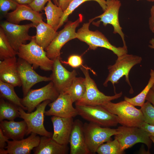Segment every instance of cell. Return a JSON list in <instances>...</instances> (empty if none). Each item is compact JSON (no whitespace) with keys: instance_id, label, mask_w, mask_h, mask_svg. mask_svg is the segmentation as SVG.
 I'll return each mask as SVG.
<instances>
[{"instance_id":"1","label":"cell","mask_w":154,"mask_h":154,"mask_svg":"<svg viewBox=\"0 0 154 154\" xmlns=\"http://www.w3.org/2000/svg\"><path fill=\"white\" fill-rule=\"evenodd\" d=\"M100 106L116 115L119 123L122 126L140 127L144 122L140 109L125 100L117 103L110 101Z\"/></svg>"},{"instance_id":"2","label":"cell","mask_w":154,"mask_h":154,"mask_svg":"<svg viewBox=\"0 0 154 154\" xmlns=\"http://www.w3.org/2000/svg\"><path fill=\"white\" fill-rule=\"evenodd\" d=\"M91 22L84 23L76 32V38L84 42L91 50H95L99 47L109 50L113 52L117 57L127 53V48L123 46L117 47L112 44L107 38L98 30H90L89 27Z\"/></svg>"},{"instance_id":"3","label":"cell","mask_w":154,"mask_h":154,"mask_svg":"<svg viewBox=\"0 0 154 154\" xmlns=\"http://www.w3.org/2000/svg\"><path fill=\"white\" fill-rule=\"evenodd\" d=\"M17 55L32 65L34 69L39 67L45 71L52 70L54 60L49 58L44 49L37 43L35 36L29 43L20 47Z\"/></svg>"},{"instance_id":"4","label":"cell","mask_w":154,"mask_h":154,"mask_svg":"<svg viewBox=\"0 0 154 154\" xmlns=\"http://www.w3.org/2000/svg\"><path fill=\"white\" fill-rule=\"evenodd\" d=\"M78 115L89 122L101 126H116L119 123L117 116L100 105H87L75 104Z\"/></svg>"},{"instance_id":"5","label":"cell","mask_w":154,"mask_h":154,"mask_svg":"<svg viewBox=\"0 0 154 154\" xmlns=\"http://www.w3.org/2000/svg\"><path fill=\"white\" fill-rule=\"evenodd\" d=\"M142 60L141 56L127 53L117 57L115 64L108 67L109 74L103 83L104 86H107L108 82H111L115 92V84L117 83L120 79L125 76L126 81L131 87L129 78V72L134 66L141 63Z\"/></svg>"},{"instance_id":"6","label":"cell","mask_w":154,"mask_h":154,"mask_svg":"<svg viewBox=\"0 0 154 154\" xmlns=\"http://www.w3.org/2000/svg\"><path fill=\"white\" fill-rule=\"evenodd\" d=\"M83 129L87 148L90 154H95L103 143L112 140L111 137L118 133L117 129L101 126L92 123L83 124Z\"/></svg>"},{"instance_id":"7","label":"cell","mask_w":154,"mask_h":154,"mask_svg":"<svg viewBox=\"0 0 154 154\" xmlns=\"http://www.w3.org/2000/svg\"><path fill=\"white\" fill-rule=\"evenodd\" d=\"M85 79L86 90L82 98L75 104L87 105H101L121 97L122 92L112 96H106L98 89L94 80L90 77L88 68L83 66L80 68Z\"/></svg>"},{"instance_id":"8","label":"cell","mask_w":154,"mask_h":154,"mask_svg":"<svg viewBox=\"0 0 154 154\" xmlns=\"http://www.w3.org/2000/svg\"><path fill=\"white\" fill-rule=\"evenodd\" d=\"M49 100H45L39 104L34 112L26 113L21 107H18L20 117L26 123L27 126V135L34 133L42 136L52 137L53 133L47 131L44 125L45 109L50 102Z\"/></svg>"},{"instance_id":"9","label":"cell","mask_w":154,"mask_h":154,"mask_svg":"<svg viewBox=\"0 0 154 154\" xmlns=\"http://www.w3.org/2000/svg\"><path fill=\"white\" fill-rule=\"evenodd\" d=\"M83 20L82 15L80 14L77 20L74 22L68 21L64 28L58 32L55 38L45 49L49 58L53 60L57 58H61L60 50L69 41L76 38V29Z\"/></svg>"},{"instance_id":"10","label":"cell","mask_w":154,"mask_h":154,"mask_svg":"<svg viewBox=\"0 0 154 154\" xmlns=\"http://www.w3.org/2000/svg\"><path fill=\"white\" fill-rule=\"evenodd\" d=\"M117 129L118 133L115 135L114 138L119 141L123 150L139 143L145 144L149 149L151 148L152 141L150 137L151 135L143 129L122 125Z\"/></svg>"},{"instance_id":"11","label":"cell","mask_w":154,"mask_h":154,"mask_svg":"<svg viewBox=\"0 0 154 154\" xmlns=\"http://www.w3.org/2000/svg\"><path fill=\"white\" fill-rule=\"evenodd\" d=\"M59 94L53 82L51 81L42 87L30 89L22 99L21 103L27 108V113H31L42 102L47 100L54 101L58 97Z\"/></svg>"},{"instance_id":"12","label":"cell","mask_w":154,"mask_h":154,"mask_svg":"<svg viewBox=\"0 0 154 154\" xmlns=\"http://www.w3.org/2000/svg\"><path fill=\"white\" fill-rule=\"evenodd\" d=\"M106 5V9L102 14L90 20L92 22L95 19L100 18L99 20L93 23L97 26H99L101 22L105 27L108 24L112 25L114 29L113 33L118 34L120 35L123 42V46L127 48L124 35L120 25L119 19V11L121 5V2L119 0H107Z\"/></svg>"},{"instance_id":"13","label":"cell","mask_w":154,"mask_h":154,"mask_svg":"<svg viewBox=\"0 0 154 154\" xmlns=\"http://www.w3.org/2000/svg\"><path fill=\"white\" fill-rule=\"evenodd\" d=\"M0 27L3 29L13 49L17 52L22 44H25L28 40H31L34 37L28 34L30 29L35 27L32 23L20 25L6 21L1 24Z\"/></svg>"},{"instance_id":"14","label":"cell","mask_w":154,"mask_h":154,"mask_svg":"<svg viewBox=\"0 0 154 154\" xmlns=\"http://www.w3.org/2000/svg\"><path fill=\"white\" fill-rule=\"evenodd\" d=\"M17 67L23 97L26 95L32 87L37 83L51 81L50 77L38 74L34 70L31 64L20 58L17 60Z\"/></svg>"},{"instance_id":"15","label":"cell","mask_w":154,"mask_h":154,"mask_svg":"<svg viewBox=\"0 0 154 154\" xmlns=\"http://www.w3.org/2000/svg\"><path fill=\"white\" fill-rule=\"evenodd\" d=\"M73 102L70 95L63 92L57 98L48 104L50 108L45 111L46 116H56L64 117H74L78 115L77 111L73 106Z\"/></svg>"},{"instance_id":"16","label":"cell","mask_w":154,"mask_h":154,"mask_svg":"<svg viewBox=\"0 0 154 154\" xmlns=\"http://www.w3.org/2000/svg\"><path fill=\"white\" fill-rule=\"evenodd\" d=\"M61 60L57 58L54 60L52 73L50 77L51 81L59 93L65 92L77 74L75 70L70 72L66 69L62 65Z\"/></svg>"},{"instance_id":"17","label":"cell","mask_w":154,"mask_h":154,"mask_svg":"<svg viewBox=\"0 0 154 154\" xmlns=\"http://www.w3.org/2000/svg\"><path fill=\"white\" fill-rule=\"evenodd\" d=\"M73 117L52 116L51 118L53 133L52 138L60 144L68 145L74 121Z\"/></svg>"},{"instance_id":"18","label":"cell","mask_w":154,"mask_h":154,"mask_svg":"<svg viewBox=\"0 0 154 154\" xmlns=\"http://www.w3.org/2000/svg\"><path fill=\"white\" fill-rule=\"evenodd\" d=\"M6 17L7 21L16 24L23 20L30 21L35 27L43 21L42 14L34 11L28 5L19 4L15 10L8 13Z\"/></svg>"},{"instance_id":"19","label":"cell","mask_w":154,"mask_h":154,"mask_svg":"<svg viewBox=\"0 0 154 154\" xmlns=\"http://www.w3.org/2000/svg\"><path fill=\"white\" fill-rule=\"evenodd\" d=\"M83 124L79 119L74 121L69 139L70 154H89L83 129Z\"/></svg>"},{"instance_id":"20","label":"cell","mask_w":154,"mask_h":154,"mask_svg":"<svg viewBox=\"0 0 154 154\" xmlns=\"http://www.w3.org/2000/svg\"><path fill=\"white\" fill-rule=\"evenodd\" d=\"M0 80L14 87L22 86L16 56L0 60Z\"/></svg>"},{"instance_id":"21","label":"cell","mask_w":154,"mask_h":154,"mask_svg":"<svg viewBox=\"0 0 154 154\" xmlns=\"http://www.w3.org/2000/svg\"><path fill=\"white\" fill-rule=\"evenodd\" d=\"M40 138L37 134L32 133L25 139L9 141L5 147L9 154H29L39 143Z\"/></svg>"},{"instance_id":"22","label":"cell","mask_w":154,"mask_h":154,"mask_svg":"<svg viewBox=\"0 0 154 154\" xmlns=\"http://www.w3.org/2000/svg\"><path fill=\"white\" fill-rule=\"evenodd\" d=\"M33 150L34 154H66L69 148L68 145L60 144L52 137L42 136L39 145Z\"/></svg>"},{"instance_id":"23","label":"cell","mask_w":154,"mask_h":154,"mask_svg":"<svg viewBox=\"0 0 154 154\" xmlns=\"http://www.w3.org/2000/svg\"><path fill=\"white\" fill-rule=\"evenodd\" d=\"M0 122V128L5 135L9 139L21 140L27 134V126L24 120L20 121L3 120Z\"/></svg>"},{"instance_id":"24","label":"cell","mask_w":154,"mask_h":154,"mask_svg":"<svg viewBox=\"0 0 154 154\" xmlns=\"http://www.w3.org/2000/svg\"><path fill=\"white\" fill-rule=\"evenodd\" d=\"M36 34L35 36L36 42L45 49L55 38L58 32L43 21L35 27Z\"/></svg>"},{"instance_id":"25","label":"cell","mask_w":154,"mask_h":154,"mask_svg":"<svg viewBox=\"0 0 154 154\" xmlns=\"http://www.w3.org/2000/svg\"><path fill=\"white\" fill-rule=\"evenodd\" d=\"M46 17L47 23L56 31L64 14L63 11L58 6L52 3L51 0L48 2L44 9Z\"/></svg>"},{"instance_id":"26","label":"cell","mask_w":154,"mask_h":154,"mask_svg":"<svg viewBox=\"0 0 154 154\" xmlns=\"http://www.w3.org/2000/svg\"><path fill=\"white\" fill-rule=\"evenodd\" d=\"M86 90L85 78L76 77L65 92L70 96L74 103L80 100L84 95Z\"/></svg>"},{"instance_id":"27","label":"cell","mask_w":154,"mask_h":154,"mask_svg":"<svg viewBox=\"0 0 154 154\" xmlns=\"http://www.w3.org/2000/svg\"><path fill=\"white\" fill-rule=\"evenodd\" d=\"M14 87L12 85L0 80V97L14 104L21 107L25 110L27 108L22 104V99L20 98L15 93Z\"/></svg>"},{"instance_id":"28","label":"cell","mask_w":154,"mask_h":154,"mask_svg":"<svg viewBox=\"0 0 154 154\" xmlns=\"http://www.w3.org/2000/svg\"><path fill=\"white\" fill-rule=\"evenodd\" d=\"M20 117L18 107L1 98L0 100V121L7 119L14 120Z\"/></svg>"},{"instance_id":"29","label":"cell","mask_w":154,"mask_h":154,"mask_svg":"<svg viewBox=\"0 0 154 154\" xmlns=\"http://www.w3.org/2000/svg\"><path fill=\"white\" fill-rule=\"evenodd\" d=\"M150 75V78L147 84L140 93L135 97L131 98L125 96L124 100L134 106H139L141 107L145 102L146 97L149 91L154 85L153 70L151 69Z\"/></svg>"},{"instance_id":"30","label":"cell","mask_w":154,"mask_h":154,"mask_svg":"<svg viewBox=\"0 0 154 154\" xmlns=\"http://www.w3.org/2000/svg\"><path fill=\"white\" fill-rule=\"evenodd\" d=\"M17 52L13 48L4 31L0 28V59L1 60L8 58L16 56Z\"/></svg>"},{"instance_id":"31","label":"cell","mask_w":154,"mask_h":154,"mask_svg":"<svg viewBox=\"0 0 154 154\" xmlns=\"http://www.w3.org/2000/svg\"><path fill=\"white\" fill-rule=\"evenodd\" d=\"M90 1H94L97 2L104 11L106 9V1L105 0H73L67 9L64 11L63 15L61 19L58 26V29L67 21L69 16L78 7L84 2Z\"/></svg>"},{"instance_id":"32","label":"cell","mask_w":154,"mask_h":154,"mask_svg":"<svg viewBox=\"0 0 154 154\" xmlns=\"http://www.w3.org/2000/svg\"><path fill=\"white\" fill-rule=\"evenodd\" d=\"M119 141L116 139L108 141L100 145L96 152L99 154H123L124 153Z\"/></svg>"},{"instance_id":"33","label":"cell","mask_w":154,"mask_h":154,"mask_svg":"<svg viewBox=\"0 0 154 154\" xmlns=\"http://www.w3.org/2000/svg\"><path fill=\"white\" fill-rule=\"evenodd\" d=\"M140 109L142 113L144 122L154 125V107L151 104L147 101Z\"/></svg>"},{"instance_id":"34","label":"cell","mask_w":154,"mask_h":154,"mask_svg":"<svg viewBox=\"0 0 154 154\" xmlns=\"http://www.w3.org/2000/svg\"><path fill=\"white\" fill-rule=\"evenodd\" d=\"M19 5L15 0H0V10L6 15L10 10H15Z\"/></svg>"},{"instance_id":"35","label":"cell","mask_w":154,"mask_h":154,"mask_svg":"<svg viewBox=\"0 0 154 154\" xmlns=\"http://www.w3.org/2000/svg\"><path fill=\"white\" fill-rule=\"evenodd\" d=\"M60 61L62 63L68 65L74 68H77L81 66L83 63L82 56L76 54L70 56L67 61H62L61 60Z\"/></svg>"},{"instance_id":"36","label":"cell","mask_w":154,"mask_h":154,"mask_svg":"<svg viewBox=\"0 0 154 154\" xmlns=\"http://www.w3.org/2000/svg\"><path fill=\"white\" fill-rule=\"evenodd\" d=\"M51 0H34L29 5L34 11L39 12L44 10L46 3Z\"/></svg>"},{"instance_id":"37","label":"cell","mask_w":154,"mask_h":154,"mask_svg":"<svg viewBox=\"0 0 154 154\" xmlns=\"http://www.w3.org/2000/svg\"><path fill=\"white\" fill-rule=\"evenodd\" d=\"M9 139L6 136L0 128V150L5 149L7 145V142Z\"/></svg>"},{"instance_id":"38","label":"cell","mask_w":154,"mask_h":154,"mask_svg":"<svg viewBox=\"0 0 154 154\" xmlns=\"http://www.w3.org/2000/svg\"><path fill=\"white\" fill-rule=\"evenodd\" d=\"M150 16L149 20V28L154 34V5L152 6L150 11Z\"/></svg>"},{"instance_id":"39","label":"cell","mask_w":154,"mask_h":154,"mask_svg":"<svg viewBox=\"0 0 154 154\" xmlns=\"http://www.w3.org/2000/svg\"><path fill=\"white\" fill-rule=\"evenodd\" d=\"M140 128L150 133L151 136L154 137V125H150L144 122Z\"/></svg>"},{"instance_id":"40","label":"cell","mask_w":154,"mask_h":154,"mask_svg":"<svg viewBox=\"0 0 154 154\" xmlns=\"http://www.w3.org/2000/svg\"><path fill=\"white\" fill-rule=\"evenodd\" d=\"M73 0H59L58 6L64 11Z\"/></svg>"},{"instance_id":"41","label":"cell","mask_w":154,"mask_h":154,"mask_svg":"<svg viewBox=\"0 0 154 154\" xmlns=\"http://www.w3.org/2000/svg\"><path fill=\"white\" fill-rule=\"evenodd\" d=\"M146 100L149 102L154 106V90L152 88L147 94L145 98Z\"/></svg>"},{"instance_id":"42","label":"cell","mask_w":154,"mask_h":154,"mask_svg":"<svg viewBox=\"0 0 154 154\" xmlns=\"http://www.w3.org/2000/svg\"><path fill=\"white\" fill-rule=\"evenodd\" d=\"M20 5H28L31 3L34 0H15Z\"/></svg>"},{"instance_id":"43","label":"cell","mask_w":154,"mask_h":154,"mask_svg":"<svg viewBox=\"0 0 154 154\" xmlns=\"http://www.w3.org/2000/svg\"><path fill=\"white\" fill-rule=\"evenodd\" d=\"M150 44L148 46L149 47L152 49H154V38H152L149 41Z\"/></svg>"},{"instance_id":"44","label":"cell","mask_w":154,"mask_h":154,"mask_svg":"<svg viewBox=\"0 0 154 154\" xmlns=\"http://www.w3.org/2000/svg\"><path fill=\"white\" fill-rule=\"evenodd\" d=\"M52 0L54 3V4H55V5L58 6V1L59 0Z\"/></svg>"},{"instance_id":"45","label":"cell","mask_w":154,"mask_h":154,"mask_svg":"<svg viewBox=\"0 0 154 154\" xmlns=\"http://www.w3.org/2000/svg\"><path fill=\"white\" fill-rule=\"evenodd\" d=\"M150 138L152 140V142H153L154 143V137L152 136H150Z\"/></svg>"},{"instance_id":"46","label":"cell","mask_w":154,"mask_h":154,"mask_svg":"<svg viewBox=\"0 0 154 154\" xmlns=\"http://www.w3.org/2000/svg\"><path fill=\"white\" fill-rule=\"evenodd\" d=\"M135 0L137 1H141L142 0ZM146 0L148 1L154 2V0Z\"/></svg>"},{"instance_id":"47","label":"cell","mask_w":154,"mask_h":154,"mask_svg":"<svg viewBox=\"0 0 154 154\" xmlns=\"http://www.w3.org/2000/svg\"><path fill=\"white\" fill-rule=\"evenodd\" d=\"M152 88L154 90V85L153 86V87H152Z\"/></svg>"}]
</instances>
